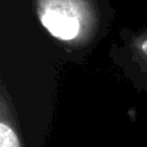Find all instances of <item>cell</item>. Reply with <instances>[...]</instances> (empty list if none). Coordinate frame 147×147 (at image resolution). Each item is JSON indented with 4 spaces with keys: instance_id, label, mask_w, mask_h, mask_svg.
<instances>
[{
    "instance_id": "3957f363",
    "label": "cell",
    "mask_w": 147,
    "mask_h": 147,
    "mask_svg": "<svg viewBox=\"0 0 147 147\" xmlns=\"http://www.w3.org/2000/svg\"><path fill=\"white\" fill-rule=\"evenodd\" d=\"M0 147H24L18 117L3 80L0 87Z\"/></svg>"
},
{
    "instance_id": "6da1fadb",
    "label": "cell",
    "mask_w": 147,
    "mask_h": 147,
    "mask_svg": "<svg viewBox=\"0 0 147 147\" xmlns=\"http://www.w3.org/2000/svg\"><path fill=\"white\" fill-rule=\"evenodd\" d=\"M34 11L49 34L68 52L91 46L101 33L98 0H32Z\"/></svg>"
},
{
    "instance_id": "7a4b0ae2",
    "label": "cell",
    "mask_w": 147,
    "mask_h": 147,
    "mask_svg": "<svg viewBox=\"0 0 147 147\" xmlns=\"http://www.w3.org/2000/svg\"><path fill=\"white\" fill-rule=\"evenodd\" d=\"M109 55L129 78L147 83V26L139 30H121Z\"/></svg>"
}]
</instances>
